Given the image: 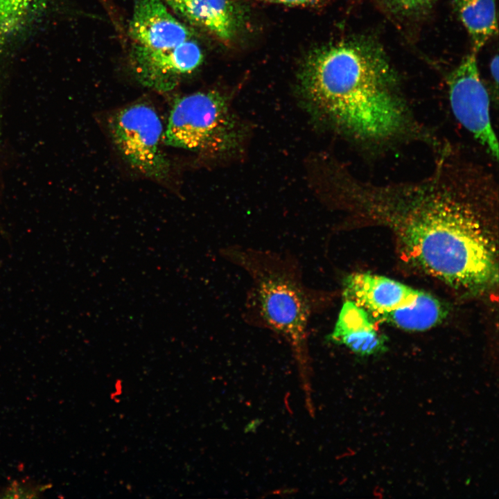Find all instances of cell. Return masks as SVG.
Here are the masks:
<instances>
[{"instance_id":"cell-1","label":"cell","mask_w":499,"mask_h":499,"mask_svg":"<svg viewBox=\"0 0 499 499\" xmlns=\"http://www.w3.org/2000/svg\"><path fill=\"white\" fill-rule=\"evenodd\" d=\"M492 175L444 152L431 174L411 182L361 183L360 211L389 222L408 257L455 288L479 290L497 281L491 216L498 202Z\"/></svg>"},{"instance_id":"cell-2","label":"cell","mask_w":499,"mask_h":499,"mask_svg":"<svg viewBox=\"0 0 499 499\" xmlns=\"http://www.w3.org/2000/svg\"><path fill=\"white\" fill-rule=\"evenodd\" d=\"M299 79L311 107L355 139L384 144L412 130L396 73L371 40H342L313 51Z\"/></svg>"},{"instance_id":"cell-3","label":"cell","mask_w":499,"mask_h":499,"mask_svg":"<svg viewBox=\"0 0 499 499\" xmlns=\"http://www.w3.org/2000/svg\"><path fill=\"white\" fill-rule=\"evenodd\" d=\"M220 254L250 278L244 321L282 336L301 351L312 318L327 310L336 293L308 286L299 261L288 252L232 245Z\"/></svg>"},{"instance_id":"cell-4","label":"cell","mask_w":499,"mask_h":499,"mask_svg":"<svg viewBox=\"0 0 499 499\" xmlns=\"http://www.w3.org/2000/svg\"><path fill=\"white\" fill-rule=\"evenodd\" d=\"M163 143L209 157L233 150L238 143V130L227 100L215 91L176 98L164 131Z\"/></svg>"},{"instance_id":"cell-5","label":"cell","mask_w":499,"mask_h":499,"mask_svg":"<svg viewBox=\"0 0 499 499\" xmlns=\"http://www.w3.org/2000/svg\"><path fill=\"white\" fill-rule=\"evenodd\" d=\"M112 142L134 172L162 182L170 177L171 164L162 145L164 128L155 107L136 102L113 112L107 119Z\"/></svg>"},{"instance_id":"cell-6","label":"cell","mask_w":499,"mask_h":499,"mask_svg":"<svg viewBox=\"0 0 499 499\" xmlns=\"http://www.w3.org/2000/svg\"><path fill=\"white\" fill-rule=\"evenodd\" d=\"M447 84L455 117L497 160L498 143L491 121L489 94L480 78L475 52L451 71Z\"/></svg>"},{"instance_id":"cell-7","label":"cell","mask_w":499,"mask_h":499,"mask_svg":"<svg viewBox=\"0 0 499 499\" xmlns=\"http://www.w3.org/2000/svg\"><path fill=\"white\" fill-rule=\"evenodd\" d=\"M134 73L143 86L159 92L173 90L200 67L203 53L193 39L167 49L152 50L133 44Z\"/></svg>"},{"instance_id":"cell-8","label":"cell","mask_w":499,"mask_h":499,"mask_svg":"<svg viewBox=\"0 0 499 499\" xmlns=\"http://www.w3.org/2000/svg\"><path fill=\"white\" fill-rule=\"evenodd\" d=\"M421 290L383 276L354 272L343 281L342 295L382 321L388 314L412 304Z\"/></svg>"},{"instance_id":"cell-9","label":"cell","mask_w":499,"mask_h":499,"mask_svg":"<svg viewBox=\"0 0 499 499\" xmlns=\"http://www.w3.org/2000/svg\"><path fill=\"white\" fill-rule=\"evenodd\" d=\"M129 29L133 44L152 50L170 49L192 39L190 30L163 0H137Z\"/></svg>"},{"instance_id":"cell-10","label":"cell","mask_w":499,"mask_h":499,"mask_svg":"<svg viewBox=\"0 0 499 499\" xmlns=\"http://www.w3.org/2000/svg\"><path fill=\"white\" fill-rule=\"evenodd\" d=\"M329 339L362 356L377 355L386 349V340L371 317L354 302L344 299Z\"/></svg>"},{"instance_id":"cell-11","label":"cell","mask_w":499,"mask_h":499,"mask_svg":"<svg viewBox=\"0 0 499 499\" xmlns=\"http://www.w3.org/2000/svg\"><path fill=\"white\" fill-rule=\"evenodd\" d=\"M169 6L222 41L229 42L235 34L236 20L230 0H181Z\"/></svg>"},{"instance_id":"cell-12","label":"cell","mask_w":499,"mask_h":499,"mask_svg":"<svg viewBox=\"0 0 499 499\" xmlns=\"http://www.w3.org/2000/svg\"><path fill=\"white\" fill-rule=\"evenodd\" d=\"M454 6L476 53L497 30L496 0H454Z\"/></svg>"},{"instance_id":"cell-13","label":"cell","mask_w":499,"mask_h":499,"mask_svg":"<svg viewBox=\"0 0 499 499\" xmlns=\"http://www.w3.org/2000/svg\"><path fill=\"white\" fill-rule=\"evenodd\" d=\"M444 308L432 295L421 291L409 306L388 314L383 319L398 328L410 331L428 330L441 321Z\"/></svg>"},{"instance_id":"cell-14","label":"cell","mask_w":499,"mask_h":499,"mask_svg":"<svg viewBox=\"0 0 499 499\" xmlns=\"http://www.w3.org/2000/svg\"><path fill=\"white\" fill-rule=\"evenodd\" d=\"M46 0H0V47L43 10Z\"/></svg>"},{"instance_id":"cell-15","label":"cell","mask_w":499,"mask_h":499,"mask_svg":"<svg viewBox=\"0 0 499 499\" xmlns=\"http://www.w3.org/2000/svg\"><path fill=\"white\" fill-rule=\"evenodd\" d=\"M51 487V484H39L29 478L15 480L0 487V498H40L44 491Z\"/></svg>"},{"instance_id":"cell-16","label":"cell","mask_w":499,"mask_h":499,"mask_svg":"<svg viewBox=\"0 0 499 499\" xmlns=\"http://www.w3.org/2000/svg\"><path fill=\"white\" fill-rule=\"evenodd\" d=\"M433 0H386L394 10L405 15H413L428 8Z\"/></svg>"},{"instance_id":"cell-17","label":"cell","mask_w":499,"mask_h":499,"mask_svg":"<svg viewBox=\"0 0 499 499\" xmlns=\"http://www.w3.org/2000/svg\"><path fill=\"white\" fill-rule=\"evenodd\" d=\"M264 3H274L287 6H307L325 0H256Z\"/></svg>"},{"instance_id":"cell-18","label":"cell","mask_w":499,"mask_h":499,"mask_svg":"<svg viewBox=\"0 0 499 499\" xmlns=\"http://www.w3.org/2000/svg\"><path fill=\"white\" fill-rule=\"evenodd\" d=\"M498 55H496L490 63V73L496 85V89L498 88Z\"/></svg>"},{"instance_id":"cell-19","label":"cell","mask_w":499,"mask_h":499,"mask_svg":"<svg viewBox=\"0 0 499 499\" xmlns=\"http://www.w3.org/2000/svg\"><path fill=\"white\" fill-rule=\"evenodd\" d=\"M165 3H167L168 5H170L173 3L180 1L181 0H163Z\"/></svg>"}]
</instances>
